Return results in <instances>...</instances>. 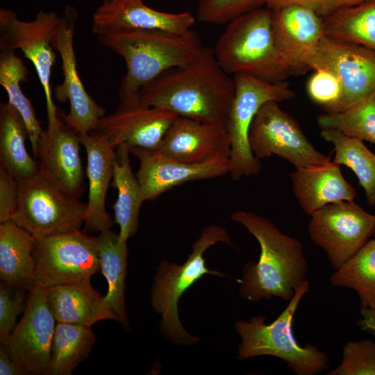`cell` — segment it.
I'll return each instance as SVG.
<instances>
[{"label": "cell", "mask_w": 375, "mask_h": 375, "mask_svg": "<svg viewBox=\"0 0 375 375\" xmlns=\"http://www.w3.org/2000/svg\"><path fill=\"white\" fill-rule=\"evenodd\" d=\"M233 77L219 65L213 49L203 47L189 62L169 69L141 88L148 106L200 122L226 124L235 94Z\"/></svg>", "instance_id": "1"}, {"label": "cell", "mask_w": 375, "mask_h": 375, "mask_svg": "<svg viewBox=\"0 0 375 375\" xmlns=\"http://www.w3.org/2000/svg\"><path fill=\"white\" fill-rule=\"evenodd\" d=\"M231 218L255 237L260 249L258 262L250 261L244 267L240 286L242 297L251 301L272 297L289 301L306 281L308 267L301 242L253 212L239 210Z\"/></svg>", "instance_id": "2"}, {"label": "cell", "mask_w": 375, "mask_h": 375, "mask_svg": "<svg viewBox=\"0 0 375 375\" xmlns=\"http://www.w3.org/2000/svg\"><path fill=\"white\" fill-rule=\"evenodd\" d=\"M97 37L125 62L126 72L119 88V99L138 94L142 86L165 71L189 62L203 47L192 29L183 34L129 29Z\"/></svg>", "instance_id": "3"}, {"label": "cell", "mask_w": 375, "mask_h": 375, "mask_svg": "<svg viewBox=\"0 0 375 375\" xmlns=\"http://www.w3.org/2000/svg\"><path fill=\"white\" fill-rule=\"evenodd\" d=\"M272 15L271 9L260 8L227 24L213 49L227 74H244L273 83L292 75L275 42Z\"/></svg>", "instance_id": "4"}, {"label": "cell", "mask_w": 375, "mask_h": 375, "mask_svg": "<svg viewBox=\"0 0 375 375\" xmlns=\"http://www.w3.org/2000/svg\"><path fill=\"white\" fill-rule=\"evenodd\" d=\"M308 290L309 282L306 280L296 290L283 311L269 324H265L262 316L236 322L235 328L242 339L238 358L244 360L259 356H275L285 361L297 375H315L327 369L330 362L328 356L311 344L301 346L292 332L294 315Z\"/></svg>", "instance_id": "5"}, {"label": "cell", "mask_w": 375, "mask_h": 375, "mask_svg": "<svg viewBox=\"0 0 375 375\" xmlns=\"http://www.w3.org/2000/svg\"><path fill=\"white\" fill-rule=\"evenodd\" d=\"M219 242L232 244L224 228L209 225L192 244V253L182 265L163 260L158 267L151 289V305L162 315L161 331L175 343L185 344L198 341L197 338L190 335L181 325L178 302L184 292L204 274L221 275L209 270L203 258L206 249Z\"/></svg>", "instance_id": "6"}, {"label": "cell", "mask_w": 375, "mask_h": 375, "mask_svg": "<svg viewBox=\"0 0 375 375\" xmlns=\"http://www.w3.org/2000/svg\"><path fill=\"white\" fill-rule=\"evenodd\" d=\"M86 210L87 203L40 171L18 180V202L12 219L38 238L81 230Z\"/></svg>", "instance_id": "7"}, {"label": "cell", "mask_w": 375, "mask_h": 375, "mask_svg": "<svg viewBox=\"0 0 375 375\" xmlns=\"http://www.w3.org/2000/svg\"><path fill=\"white\" fill-rule=\"evenodd\" d=\"M233 77L235 94L225 126L231 143L229 174L233 180L238 181L244 176L257 174L261 168L260 160L253 155L249 141L250 127L259 109L269 101L292 99L295 92L286 81L273 83L244 74Z\"/></svg>", "instance_id": "8"}, {"label": "cell", "mask_w": 375, "mask_h": 375, "mask_svg": "<svg viewBox=\"0 0 375 375\" xmlns=\"http://www.w3.org/2000/svg\"><path fill=\"white\" fill-rule=\"evenodd\" d=\"M34 285L44 288L90 279L101 269L96 237L75 230L35 238Z\"/></svg>", "instance_id": "9"}, {"label": "cell", "mask_w": 375, "mask_h": 375, "mask_svg": "<svg viewBox=\"0 0 375 375\" xmlns=\"http://www.w3.org/2000/svg\"><path fill=\"white\" fill-rule=\"evenodd\" d=\"M60 22L61 15L53 11L41 10L34 19L27 22L19 19L11 9L0 8L1 49L19 50L33 65L45 96L48 126L60 120L50 80L56 60L53 42Z\"/></svg>", "instance_id": "10"}, {"label": "cell", "mask_w": 375, "mask_h": 375, "mask_svg": "<svg viewBox=\"0 0 375 375\" xmlns=\"http://www.w3.org/2000/svg\"><path fill=\"white\" fill-rule=\"evenodd\" d=\"M278 103H265L252 122L249 141L255 157L260 160L276 155L296 168L330 162V157L316 149L294 118L282 110Z\"/></svg>", "instance_id": "11"}, {"label": "cell", "mask_w": 375, "mask_h": 375, "mask_svg": "<svg viewBox=\"0 0 375 375\" xmlns=\"http://www.w3.org/2000/svg\"><path fill=\"white\" fill-rule=\"evenodd\" d=\"M308 231L311 240L338 269L374 235L375 215L354 201L332 203L310 216Z\"/></svg>", "instance_id": "12"}, {"label": "cell", "mask_w": 375, "mask_h": 375, "mask_svg": "<svg viewBox=\"0 0 375 375\" xmlns=\"http://www.w3.org/2000/svg\"><path fill=\"white\" fill-rule=\"evenodd\" d=\"M56 321L46 288L34 285L28 291L20 322L1 342L27 375H49Z\"/></svg>", "instance_id": "13"}, {"label": "cell", "mask_w": 375, "mask_h": 375, "mask_svg": "<svg viewBox=\"0 0 375 375\" xmlns=\"http://www.w3.org/2000/svg\"><path fill=\"white\" fill-rule=\"evenodd\" d=\"M309 69L324 68L338 77L341 99L333 112L343 111L375 95V51L323 36L307 62Z\"/></svg>", "instance_id": "14"}, {"label": "cell", "mask_w": 375, "mask_h": 375, "mask_svg": "<svg viewBox=\"0 0 375 375\" xmlns=\"http://www.w3.org/2000/svg\"><path fill=\"white\" fill-rule=\"evenodd\" d=\"M78 13L75 8L66 6L61 22L53 42V46L60 56L63 81L54 90L56 99L60 103L69 101L68 114L61 112L64 122L77 133L95 131L106 110L88 94L79 77L74 47V35Z\"/></svg>", "instance_id": "15"}, {"label": "cell", "mask_w": 375, "mask_h": 375, "mask_svg": "<svg viewBox=\"0 0 375 375\" xmlns=\"http://www.w3.org/2000/svg\"><path fill=\"white\" fill-rule=\"evenodd\" d=\"M119 100L120 104L114 112L100 119L94 132L104 137L115 148L126 144L129 149H156L178 116L144 105L138 93Z\"/></svg>", "instance_id": "16"}, {"label": "cell", "mask_w": 375, "mask_h": 375, "mask_svg": "<svg viewBox=\"0 0 375 375\" xmlns=\"http://www.w3.org/2000/svg\"><path fill=\"white\" fill-rule=\"evenodd\" d=\"M140 163L135 176L142 199L152 201L163 192L186 182L208 179L229 174V158L215 157L200 163H187L169 158L158 149L130 148Z\"/></svg>", "instance_id": "17"}, {"label": "cell", "mask_w": 375, "mask_h": 375, "mask_svg": "<svg viewBox=\"0 0 375 375\" xmlns=\"http://www.w3.org/2000/svg\"><path fill=\"white\" fill-rule=\"evenodd\" d=\"M190 12L155 10L144 0H103L92 15V31L97 36L121 30H162L183 34L195 23Z\"/></svg>", "instance_id": "18"}, {"label": "cell", "mask_w": 375, "mask_h": 375, "mask_svg": "<svg viewBox=\"0 0 375 375\" xmlns=\"http://www.w3.org/2000/svg\"><path fill=\"white\" fill-rule=\"evenodd\" d=\"M80 144L78 133L60 119L42 130L36 156L40 171L77 199L84 190Z\"/></svg>", "instance_id": "19"}, {"label": "cell", "mask_w": 375, "mask_h": 375, "mask_svg": "<svg viewBox=\"0 0 375 375\" xmlns=\"http://www.w3.org/2000/svg\"><path fill=\"white\" fill-rule=\"evenodd\" d=\"M272 24L277 48L292 75L305 74L308 60L324 35L322 19L301 6L272 10Z\"/></svg>", "instance_id": "20"}, {"label": "cell", "mask_w": 375, "mask_h": 375, "mask_svg": "<svg viewBox=\"0 0 375 375\" xmlns=\"http://www.w3.org/2000/svg\"><path fill=\"white\" fill-rule=\"evenodd\" d=\"M156 149L181 162L200 163L215 157L230 158L231 143L224 124L178 117Z\"/></svg>", "instance_id": "21"}, {"label": "cell", "mask_w": 375, "mask_h": 375, "mask_svg": "<svg viewBox=\"0 0 375 375\" xmlns=\"http://www.w3.org/2000/svg\"><path fill=\"white\" fill-rule=\"evenodd\" d=\"M78 135L87 153L89 194L85 229L100 233L110 230L113 224L112 217L106 211V199L112 179L115 148L94 131Z\"/></svg>", "instance_id": "22"}, {"label": "cell", "mask_w": 375, "mask_h": 375, "mask_svg": "<svg viewBox=\"0 0 375 375\" xmlns=\"http://www.w3.org/2000/svg\"><path fill=\"white\" fill-rule=\"evenodd\" d=\"M340 166L330 161L296 168L290 173L293 193L305 213L311 216L327 204L354 200L356 191L344 178Z\"/></svg>", "instance_id": "23"}, {"label": "cell", "mask_w": 375, "mask_h": 375, "mask_svg": "<svg viewBox=\"0 0 375 375\" xmlns=\"http://www.w3.org/2000/svg\"><path fill=\"white\" fill-rule=\"evenodd\" d=\"M50 310L57 322L92 326L103 319H113L104 296L94 290L90 279L46 288Z\"/></svg>", "instance_id": "24"}, {"label": "cell", "mask_w": 375, "mask_h": 375, "mask_svg": "<svg viewBox=\"0 0 375 375\" xmlns=\"http://www.w3.org/2000/svg\"><path fill=\"white\" fill-rule=\"evenodd\" d=\"M35 238L12 219L0 224V278L7 285L23 291L34 286Z\"/></svg>", "instance_id": "25"}, {"label": "cell", "mask_w": 375, "mask_h": 375, "mask_svg": "<svg viewBox=\"0 0 375 375\" xmlns=\"http://www.w3.org/2000/svg\"><path fill=\"white\" fill-rule=\"evenodd\" d=\"M130 153L126 144L115 148L111 182V187L117 190V199L112 206L115 222L119 227V240L124 242L136 233L144 202L140 184L132 171Z\"/></svg>", "instance_id": "26"}, {"label": "cell", "mask_w": 375, "mask_h": 375, "mask_svg": "<svg viewBox=\"0 0 375 375\" xmlns=\"http://www.w3.org/2000/svg\"><path fill=\"white\" fill-rule=\"evenodd\" d=\"M101 273L108 283V292L104 296L106 303L115 320L128 327L124 292L128 248L126 242L119 240V235L106 230L96 237Z\"/></svg>", "instance_id": "27"}, {"label": "cell", "mask_w": 375, "mask_h": 375, "mask_svg": "<svg viewBox=\"0 0 375 375\" xmlns=\"http://www.w3.org/2000/svg\"><path fill=\"white\" fill-rule=\"evenodd\" d=\"M28 137L26 125L17 111L8 103L0 105V162L17 180L40 172L38 160L26 147Z\"/></svg>", "instance_id": "28"}, {"label": "cell", "mask_w": 375, "mask_h": 375, "mask_svg": "<svg viewBox=\"0 0 375 375\" xmlns=\"http://www.w3.org/2000/svg\"><path fill=\"white\" fill-rule=\"evenodd\" d=\"M324 36L375 51V0L322 17Z\"/></svg>", "instance_id": "29"}, {"label": "cell", "mask_w": 375, "mask_h": 375, "mask_svg": "<svg viewBox=\"0 0 375 375\" xmlns=\"http://www.w3.org/2000/svg\"><path fill=\"white\" fill-rule=\"evenodd\" d=\"M92 326L57 322L53 333L49 375H71L87 359L96 343Z\"/></svg>", "instance_id": "30"}, {"label": "cell", "mask_w": 375, "mask_h": 375, "mask_svg": "<svg viewBox=\"0 0 375 375\" xmlns=\"http://www.w3.org/2000/svg\"><path fill=\"white\" fill-rule=\"evenodd\" d=\"M28 69L14 51L1 49L0 84L6 91L8 103L22 118L36 159L38 144L42 128L31 100L22 90L20 83L27 81ZM37 160V159H36Z\"/></svg>", "instance_id": "31"}, {"label": "cell", "mask_w": 375, "mask_h": 375, "mask_svg": "<svg viewBox=\"0 0 375 375\" xmlns=\"http://www.w3.org/2000/svg\"><path fill=\"white\" fill-rule=\"evenodd\" d=\"M320 135L334 146L333 162L349 167L365 191L368 204L375 206V154L363 141L333 129H322Z\"/></svg>", "instance_id": "32"}, {"label": "cell", "mask_w": 375, "mask_h": 375, "mask_svg": "<svg viewBox=\"0 0 375 375\" xmlns=\"http://www.w3.org/2000/svg\"><path fill=\"white\" fill-rule=\"evenodd\" d=\"M333 286L355 290L360 308L375 310V240L370 239L330 277Z\"/></svg>", "instance_id": "33"}, {"label": "cell", "mask_w": 375, "mask_h": 375, "mask_svg": "<svg viewBox=\"0 0 375 375\" xmlns=\"http://www.w3.org/2000/svg\"><path fill=\"white\" fill-rule=\"evenodd\" d=\"M322 129H333L351 137L375 144V95L337 112L317 117Z\"/></svg>", "instance_id": "34"}, {"label": "cell", "mask_w": 375, "mask_h": 375, "mask_svg": "<svg viewBox=\"0 0 375 375\" xmlns=\"http://www.w3.org/2000/svg\"><path fill=\"white\" fill-rule=\"evenodd\" d=\"M267 0H201L197 19L203 23L227 24L234 19L262 8Z\"/></svg>", "instance_id": "35"}, {"label": "cell", "mask_w": 375, "mask_h": 375, "mask_svg": "<svg viewBox=\"0 0 375 375\" xmlns=\"http://www.w3.org/2000/svg\"><path fill=\"white\" fill-rule=\"evenodd\" d=\"M327 375H375V342L349 341L343 346L340 365Z\"/></svg>", "instance_id": "36"}, {"label": "cell", "mask_w": 375, "mask_h": 375, "mask_svg": "<svg viewBox=\"0 0 375 375\" xmlns=\"http://www.w3.org/2000/svg\"><path fill=\"white\" fill-rule=\"evenodd\" d=\"M314 71L307 83L308 94L326 112H333L342 97L341 83L331 70L317 68Z\"/></svg>", "instance_id": "37"}, {"label": "cell", "mask_w": 375, "mask_h": 375, "mask_svg": "<svg viewBox=\"0 0 375 375\" xmlns=\"http://www.w3.org/2000/svg\"><path fill=\"white\" fill-rule=\"evenodd\" d=\"M25 291L0 284V341L3 342L16 326L18 315L24 310Z\"/></svg>", "instance_id": "38"}, {"label": "cell", "mask_w": 375, "mask_h": 375, "mask_svg": "<svg viewBox=\"0 0 375 375\" xmlns=\"http://www.w3.org/2000/svg\"><path fill=\"white\" fill-rule=\"evenodd\" d=\"M18 202V180L0 165V224L12 219Z\"/></svg>", "instance_id": "39"}, {"label": "cell", "mask_w": 375, "mask_h": 375, "mask_svg": "<svg viewBox=\"0 0 375 375\" xmlns=\"http://www.w3.org/2000/svg\"><path fill=\"white\" fill-rule=\"evenodd\" d=\"M328 0H267V7L277 10L288 6H301L314 10L321 17L326 16Z\"/></svg>", "instance_id": "40"}, {"label": "cell", "mask_w": 375, "mask_h": 375, "mask_svg": "<svg viewBox=\"0 0 375 375\" xmlns=\"http://www.w3.org/2000/svg\"><path fill=\"white\" fill-rule=\"evenodd\" d=\"M0 375H27L26 371L11 358L3 347L0 348Z\"/></svg>", "instance_id": "41"}, {"label": "cell", "mask_w": 375, "mask_h": 375, "mask_svg": "<svg viewBox=\"0 0 375 375\" xmlns=\"http://www.w3.org/2000/svg\"><path fill=\"white\" fill-rule=\"evenodd\" d=\"M361 319L358 321L359 328L370 333L375 338V310L368 308H360Z\"/></svg>", "instance_id": "42"}, {"label": "cell", "mask_w": 375, "mask_h": 375, "mask_svg": "<svg viewBox=\"0 0 375 375\" xmlns=\"http://www.w3.org/2000/svg\"><path fill=\"white\" fill-rule=\"evenodd\" d=\"M369 1L371 0H328L326 16L340 8L356 6Z\"/></svg>", "instance_id": "43"}, {"label": "cell", "mask_w": 375, "mask_h": 375, "mask_svg": "<svg viewBox=\"0 0 375 375\" xmlns=\"http://www.w3.org/2000/svg\"><path fill=\"white\" fill-rule=\"evenodd\" d=\"M374 239L375 240V231H374Z\"/></svg>", "instance_id": "44"}]
</instances>
